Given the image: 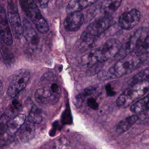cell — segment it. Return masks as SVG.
I'll return each mask as SVG.
<instances>
[{
    "instance_id": "obj_16",
    "label": "cell",
    "mask_w": 149,
    "mask_h": 149,
    "mask_svg": "<svg viewBox=\"0 0 149 149\" xmlns=\"http://www.w3.org/2000/svg\"><path fill=\"white\" fill-rule=\"evenodd\" d=\"M97 1H70L67 5L66 10L69 14L75 12H80V10L87 8L95 3Z\"/></svg>"
},
{
    "instance_id": "obj_21",
    "label": "cell",
    "mask_w": 149,
    "mask_h": 149,
    "mask_svg": "<svg viewBox=\"0 0 149 149\" xmlns=\"http://www.w3.org/2000/svg\"><path fill=\"white\" fill-rule=\"evenodd\" d=\"M149 79V67L139 72L136 75L133 76L128 81L130 86H132L136 83L148 81Z\"/></svg>"
},
{
    "instance_id": "obj_26",
    "label": "cell",
    "mask_w": 149,
    "mask_h": 149,
    "mask_svg": "<svg viewBox=\"0 0 149 149\" xmlns=\"http://www.w3.org/2000/svg\"><path fill=\"white\" fill-rule=\"evenodd\" d=\"M48 2H49L48 1H39L38 2L40 7L44 8L47 7Z\"/></svg>"
},
{
    "instance_id": "obj_13",
    "label": "cell",
    "mask_w": 149,
    "mask_h": 149,
    "mask_svg": "<svg viewBox=\"0 0 149 149\" xmlns=\"http://www.w3.org/2000/svg\"><path fill=\"white\" fill-rule=\"evenodd\" d=\"M84 22V15L80 12L69 13L64 20V27L68 31H75L80 29Z\"/></svg>"
},
{
    "instance_id": "obj_4",
    "label": "cell",
    "mask_w": 149,
    "mask_h": 149,
    "mask_svg": "<svg viewBox=\"0 0 149 149\" xmlns=\"http://www.w3.org/2000/svg\"><path fill=\"white\" fill-rule=\"evenodd\" d=\"M149 90V81L140 82L130 86L116 101V105L120 108H126L133 104L135 101L144 95Z\"/></svg>"
},
{
    "instance_id": "obj_23",
    "label": "cell",
    "mask_w": 149,
    "mask_h": 149,
    "mask_svg": "<svg viewBox=\"0 0 149 149\" xmlns=\"http://www.w3.org/2000/svg\"><path fill=\"white\" fill-rule=\"evenodd\" d=\"M22 105L21 103L17 100H14L8 107L6 109V112L5 113L9 118L15 117V116L19 115V111L21 110Z\"/></svg>"
},
{
    "instance_id": "obj_6",
    "label": "cell",
    "mask_w": 149,
    "mask_h": 149,
    "mask_svg": "<svg viewBox=\"0 0 149 149\" xmlns=\"http://www.w3.org/2000/svg\"><path fill=\"white\" fill-rule=\"evenodd\" d=\"M30 77L29 70L20 69L16 72L10 78L7 94L11 98L16 97L27 86Z\"/></svg>"
},
{
    "instance_id": "obj_25",
    "label": "cell",
    "mask_w": 149,
    "mask_h": 149,
    "mask_svg": "<svg viewBox=\"0 0 149 149\" xmlns=\"http://www.w3.org/2000/svg\"><path fill=\"white\" fill-rule=\"evenodd\" d=\"M3 58L4 63L8 65H10L11 64V63L13 62V59H14L13 56L10 53H7L5 55L4 54V55L3 56Z\"/></svg>"
},
{
    "instance_id": "obj_9",
    "label": "cell",
    "mask_w": 149,
    "mask_h": 149,
    "mask_svg": "<svg viewBox=\"0 0 149 149\" xmlns=\"http://www.w3.org/2000/svg\"><path fill=\"white\" fill-rule=\"evenodd\" d=\"M8 16L14 37L16 39L20 38L23 34V27L20 20L16 2H9L8 5Z\"/></svg>"
},
{
    "instance_id": "obj_10",
    "label": "cell",
    "mask_w": 149,
    "mask_h": 149,
    "mask_svg": "<svg viewBox=\"0 0 149 149\" xmlns=\"http://www.w3.org/2000/svg\"><path fill=\"white\" fill-rule=\"evenodd\" d=\"M23 36L30 49L35 52L41 50V42L40 38L31 23L27 19L23 20Z\"/></svg>"
},
{
    "instance_id": "obj_3",
    "label": "cell",
    "mask_w": 149,
    "mask_h": 149,
    "mask_svg": "<svg viewBox=\"0 0 149 149\" xmlns=\"http://www.w3.org/2000/svg\"><path fill=\"white\" fill-rule=\"evenodd\" d=\"M113 23L109 16H105L96 19L91 23L81 35L83 42L89 44L93 43L101 34L109 29Z\"/></svg>"
},
{
    "instance_id": "obj_24",
    "label": "cell",
    "mask_w": 149,
    "mask_h": 149,
    "mask_svg": "<svg viewBox=\"0 0 149 149\" xmlns=\"http://www.w3.org/2000/svg\"><path fill=\"white\" fill-rule=\"evenodd\" d=\"M87 106L92 109H97L98 107V103L97 100L93 97L88 98L87 100Z\"/></svg>"
},
{
    "instance_id": "obj_1",
    "label": "cell",
    "mask_w": 149,
    "mask_h": 149,
    "mask_svg": "<svg viewBox=\"0 0 149 149\" xmlns=\"http://www.w3.org/2000/svg\"><path fill=\"white\" fill-rule=\"evenodd\" d=\"M122 48V44L116 38H111L98 48L87 52L81 57V63L86 67H91L99 62H104L118 55Z\"/></svg>"
},
{
    "instance_id": "obj_5",
    "label": "cell",
    "mask_w": 149,
    "mask_h": 149,
    "mask_svg": "<svg viewBox=\"0 0 149 149\" xmlns=\"http://www.w3.org/2000/svg\"><path fill=\"white\" fill-rule=\"evenodd\" d=\"M19 3L23 11L31 19L37 30L41 33H47L49 30L48 24L36 3L32 1H20Z\"/></svg>"
},
{
    "instance_id": "obj_7",
    "label": "cell",
    "mask_w": 149,
    "mask_h": 149,
    "mask_svg": "<svg viewBox=\"0 0 149 149\" xmlns=\"http://www.w3.org/2000/svg\"><path fill=\"white\" fill-rule=\"evenodd\" d=\"M61 93L60 86L55 83L37 89L34 94L36 101L41 105L54 104L59 100Z\"/></svg>"
},
{
    "instance_id": "obj_17",
    "label": "cell",
    "mask_w": 149,
    "mask_h": 149,
    "mask_svg": "<svg viewBox=\"0 0 149 149\" xmlns=\"http://www.w3.org/2000/svg\"><path fill=\"white\" fill-rule=\"evenodd\" d=\"M139 119L137 115L129 116L120 121L116 126V131L119 133H123L128 130Z\"/></svg>"
},
{
    "instance_id": "obj_8",
    "label": "cell",
    "mask_w": 149,
    "mask_h": 149,
    "mask_svg": "<svg viewBox=\"0 0 149 149\" xmlns=\"http://www.w3.org/2000/svg\"><path fill=\"white\" fill-rule=\"evenodd\" d=\"M148 35L149 32L146 28L140 27V29H137L129 37L123 49L120 50V51H122V58L130 54L134 53L141 45Z\"/></svg>"
},
{
    "instance_id": "obj_19",
    "label": "cell",
    "mask_w": 149,
    "mask_h": 149,
    "mask_svg": "<svg viewBox=\"0 0 149 149\" xmlns=\"http://www.w3.org/2000/svg\"><path fill=\"white\" fill-rule=\"evenodd\" d=\"M122 3V1H111L106 0L102 2L101 9L105 14L111 15L115 12L119 7Z\"/></svg>"
},
{
    "instance_id": "obj_18",
    "label": "cell",
    "mask_w": 149,
    "mask_h": 149,
    "mask_svg": "<svg viewBox=\"0 0 149 149\" xmlns=\"http://www.w3.org/2000/svg\"><path fill=\"white\" fill-rule=\"evenodd\" d=\"M149 109V94L132 104L130 110L136 114L140 113Z\"/></svg>"
},
{
    "instance_id": "obj_22",
    "label": "cell",
    "mask_w": 149,
    "mask_h": 149,
    "mask_svg": "<svg viewBox=\"0 0 149 149\" xmlns=\"http://www.w3.org/2000/svg\"><path fill=\"white\" fill-rule=\"evenodd\" d=\"M28 120L34 124H39L42 120L41 111L36 106H33L28 116Z\"/></svg>"
},
{
    "instance_id": "obj_12",
    "label": "cell",
    "mask_w": 149,
    "mask_h": 149,
    "mask_svg": "<svg viewBox=\"0 0 149 149\" xmlns=\"http://www.w3.org/2000/svg\"><path fill=\"white\" fill-rule=\"evenodd\" d=\"M0 33L2 41L6 45L13 44V37L8 23L5 10L3 7L0 10Z\"/></svg>"
},
{
    "instance_id": "obj_20",
    "label": "cell",
    "mask_w": 149,
    "mask_h": 149,
    "mask_svg": "<svg viewBox=\"0 0 149 149\" xmlns=\"http://www.w3.org/2000/svg\"><path fill=\"white\" fill-rule=\"evenodd\" d=\"M95 90L96 88L94 86H90L84 88L82 91V92H81L75 97L74 102L75 105L77 107H80L83 104L84 98L93 95L95 93Z\"/></svg>"
},
{
    "instance_id": "obj_2",
    "label": "cell",
    "mask_w": 149,
    "mask_h": 149,
    "mask_svg": "<svg viewBox=\"0 0 149 149\" xmlns=\"http://www.w3.org/2000/svg\"><path fill=\"white\" fill-rule=\"evenodd\" d=\"M143 56L137 55L134 53L130 54L115 63L109 68L107 72L101 74L102 78L115 79L129 74L139 68L144 62Z\"/></svg>"
},
{
    "instance_id": "obj_11",
    "label": "cell",
    "mask_w": 149,
    "mask_h": 149,
    "mask_svg": "<svg viewBox=\"0 0 149 149\" xmlns=\"http://www.w3.org/2000/svg\"><path fill=\"white\" fill-rule=\"evenodd\" d=\"M140 17V12L136 9H133L123 13L119 16L118 24L122 29L130 30L139 23Z\"/></svg>"
},
{
    "instance_id": "obj_15",
    "label": "cell",
    "mask_w": 149,
    "mask_h": 149,
    "mask_svg": "<svg viewBox=\"0 0 149 149\" xmlns=\"http://www.w3.org/2000/svg\"><path fill=\"white\" fill-rule=\"evenodd\" d=\"M26 121V116L23 113L12 118L9 119L7 124V132L11 135L15 134L18 132L20 129Z\"/></svg>"
},
{
    "instance_id": "obj_14",
    "label": "cell",
    "mask_w": 149,
    "mask_h": 149,
    "mask_svg": "<svg viewBox=\"0 0 149 149\" xmlns=\"http://www.w3.org/2000/svg\"><path fill=\"white\" fill-rule=\"evenodd\" d=\"M36 129L34 124L29 120L26 121L24 124L17 132L19 139L24 143L31 140L35 136Z\"/></svg>"
}]
</instances>
